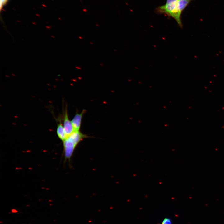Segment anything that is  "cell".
<instances>
[{
  "label": "cell",
  "mask_w": 224,
  "mask_h": 224,
  "mask_svg": "<svg viewBox=\"0 0 224 224\" xmlns=\"http://www.w3.org/2000/svg\"><path fill=\"white\" fill-rule=\"evenodd\" d=\"M86 112V110L83 109L81 112L78 113L76 112L73 118L71 120L72 126L75 131H80L82 118L83 114Z\"/></svg>",
  "instance_id": "cell-4"
},
{
  "label": "cell",
  "mask_w": 224,
  "mask_h": 224,
  "mask_svg": "<svg viewBox=\"0 0 224 224\" xmlns=\"http://www.w3.org/2000/svg\"><path fill=\"white\" fill-rule=\"evenodd\" d=\"M179 0H167L166 4L161 6L155 10L157 13L164 14L174 19L180 27L182 24L180 16L177 11V7Z\"/></svg>",
  "instance_id": "cell-2"
},
{
  "label": "cell",
  "mask_w": 224,
  "mask_h": 224,
  "mask_svg": "<svg viewBox=\"0 0 224 224\" xmlns=\"http://www.w3.org/2000/svg\"><path fill=\"white\" fill-rule=\"evenodd\" d=\"M63 127L67 137L75 131L71 121H70L69 119L66 106L65 107L64 114Z\"/></svg>",
  "instance_id": "cell-3"
},
{
  "label": "cell",
  "mask_w": 224,
  "mask_h": 224,
  "mask_svg": "<svg viewBox=\"0 0 224 224\" xmlns=\"http://www.w3.org/2000/svg\"><path fill=\"white\" fill-rule=\"evenodd\" d=\"M9 0H0V10L1 11L3 7L6 5Z\"/></svg>",
  "instance_id": "cell-7"
},
{
  "label": "cell",
  "mask_w": 224,
  "mask_h": 224,
  "mask_svg": "<svg viewBox=\"0 0 224 224\" xmlns=\"http://www.w3.org/2000/svg\"><path fill=\"white\" fill-rule=\"evenodd\" d=\"M194 0H179L177 5V11L179 14L181 16L183 11L188 5Z\"/></svg>",
  "instance_id": "cell-5"
},
{
  "label": "cell",
  "mask_w": 224,
  "mask_h": 224,
  "mask_svg": "<svg viewBox=\"0 0 224 224\" xmlns=\"http://www.w3.org/2000/svg\"><path fill=\"white\" fill-rule=\"evenodd\" d=\"M162 224H172V222L170 219L165 218L163 220Z\"/></svg>",
  "instance_id": "cell-8"
},
{
  "label": "cell",
  "mask_w": 224,
  "mask_h": 224,
  "mask_svg": "<svg viewBox=\"0 0 224 224\" xmlns=\"http://www.w3.org/2000/svg\"><path fill=\"white\" fill-rule=\"evenodd\" d=\"M88 137L80 131H75L63 141L65 157L69 159L77 145L84 138Z\"/></svg>",
  "instance_id": "cell-1"
},
{
  "label": "cell",
  "mask_w": 224,
  "mask_h": 224,
  "mask_svg": "<svg viewBox=\"0 0 224 224\" xmlns=\"http://www.w3.org/2000/svg\"><path fill=\"white\" fill-rule=\"evenodd\" d=\"M57 133L59 138L62 141H63L66 138L63 126L60 123L58 125Z\"/></svg>",
  "instance_id": "cell-6"
}]
</instances>
